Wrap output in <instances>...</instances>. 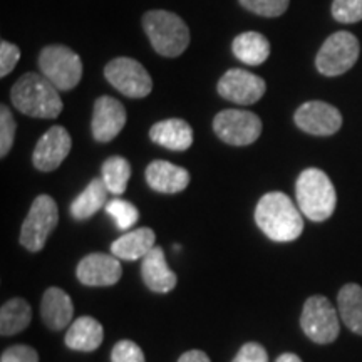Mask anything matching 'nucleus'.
<instances>
[{
  "mask_svg": "<svg viewBox=\"0 0 362 362\" xmlns=\"http://www.w3.org/2000/svg\"><path fill=\"white\" fill-rule=\"evenodd\" d=\"M107 188L103 178H94L79 197L71 203V215L74 220H88L94 216L106 203Z\"/></svg>",
  "mask_w": 362,
  "mask_h": 362,
  "instance_id": "nucleus-23",
  "label": "nucleus"
},
{
  "mask_svg": "<svg viewBox=\"0 0 362 362\" xmlns=\"http://www.w3.org/2000/svg\"><path fill=\"white\" fill-rule=\"evenodd\" d=\"M44 324L52 330H62L72 322L74 305L71 297L59 287H51L44 292L40 304Z\"/></svg>",
  "mask_w": 362,
  "mask_h": 362,
  "instance_id": "nucleus-18",
  "label": "nucleus"
},
{
  "mask_svg": "<svg viewBox=\"0 0 362 362\" xmlns=\"http://www.w3.org/2000/svg\"><path fill=\"white\" fill-rule=\"evenodd\" d=\"M141 277L149 291L156 293H168L176 287V274L166 264L165 252L161 247H155L141 259Z\"/></svg>",
  "mask_w": 362,
  "mask_h": 362,
  "instance_id": "nucleus-16",
  "label": "nucleus"
},
{
  "mask_svg": "<svg viewBox=\"0 0 362 362\" xmlns=\"http://www.w3.org/2000/svg\"><path fill=\"white\" fill-rule=\"evenodd\" d=\"M247 11L262 17H280L288 8L291 0H240Z\"/></svg>",
  "mask_w": 362,
  "mask_h": 362,
  "instance_id": "nucleus-29",
  "label": "nucleus"
},
{
  "mask_svg": "<svg viewBox=\"0 0 362 362\" xmlns=\"http://www.w3.org/2000/svg\"><path fill=\"white\" fill-rule=\"evenodd\" d=\"M339 315L352 332L362 336V287L357 284L344 285L337 296Z\"/></svg>",
  "mask_w": 362,
  "mask_h": 362,
  "instance_id": "nucleus-24",
  "label": "nucleus"
},
{
  "mask_svg": "<svg viewBox=\"0 0 362 362\" xmlns=\"http://www.w3.org/2000/svg\"><path fill=\"white\" fill-rule=\"evenodd\" d=\"M101 178L107 192L112 194H123L131 178V166L128 160L121 156L107 158L101 168Z\"/></svg>",
  "mask_w": 362,
  "mask_h": 362,
  "instance_id": "nucleus-26",
  "label": "nucleus"
},
{
  "mask_svg": "<svg viewBox=\"0 0 362 362\" xmlns=\"http://www.w3.org/2000/svg\"><path fill=\"white\" fill-rule=\"evenodd\" d=\"M21 59V49L16 44L2 40L0 42V76L6 78L7 74H11L13 67L17 66Z\"/></svg>",
  "mask_w": 362,
  "mask_h": 362,
  "instance_id": "nucleus-32",
  "label": "nucleus"
},
{
  "mask_svg": "<svg viewBox=\"0 0 362 362\" xmlns=\"http://www.w3.org/2000/svg\"><path fill=\"white\" fill-rule=\"evenodd\" d=\"M214 131L226 144L248 146L262 134V119L252 111L225 110L215 116Z\"/></svg>",
  "mask_w": 362,
  "mask_h": 362,
  "instance_id": "nucleus-9",
  "label": "nucleus"
},
{
  "mask_svg": "<svg viewBox=\"0 0 362 362\" xmlns=\"http://www.w3.org/2000/svg\"><path fill=\"white\" fill-rule=\"evenodd\" d=\"M59 221L56 202L49 194H40L30 205L21 230V243L29 252H40Z\"/></svg>",
  "mask_w": 362,
  "mask_h": 362,
  "instance_id": "nucleus-6",
  "label": "nucleus"
},
{
  "mask_svg": "<svg viewBox=\"0 0 362 362\" xmlns=\"http://www.w3.org/2000/svg\"><path fill=\"white\" fill-rule=\"evenodd\" d=\"M112 362H144V354L141 347L133 341H119L112 347Z\"/></svg>",
  "mask_w": 362,
  "mask_h": 362,
  "instance_id": "nucleus-31",
  "label": "nucleus"
},
{
  "mask_svg": "<svg viewBox=\"0 0 362 362\" xmlns=\"http://www.w3.org/2000/svg\"><path fill=\"white\" fill-rule=\"evenodd\" d=\"M302 330L317 344H330L339 336V314L324 296L307 298L300 317Z\"/></svg>",
  "mask_w": 362,
  "mask_h": 362,
  "instance_id": "nucleus-8",
  "label": "nucleus"
},
{
  "mask_svg": "<svg viewBox=\"0 0 362 362\" xmlns=\"http://www.w3.org/2000/svg\"><path fill=\"white\" fill-rule=\"evenodd\" d=\"M332 16L342 24H356L362 21V0H334Z\"/></svg>",
  "mask_w": 362,
  "mask_h": 362,
  "instance_id": "nucleus-30",
  "label": "nucleus"
},
{
  "mask_svg": "<svg viewBox=\"0 0 362 362\" xmlns=\"http://www.w3.org/2000/svg\"><path fill=\"white\" fill-rule=\"evenodd\" d=\"M146 181L149 188L160 193H180L189 185V173L181 166L170 161H153L146 168Z\"/></svg>",
  "mask_w": 362,
  "mask_h": 362,
  "instance_id": "nucleus-17",
  "label": "nucleus"
},
{
  "mask_svg": "<svg viewBox=\"0 0 362 362\" xmlns=\"http://www.w3.org/2000/svg\"><path fill=\"white\" fill-rule=\"evenodd\" d=\"M33 310L24 298H11L0 309V334L13 336L24 330L30 324Z\"/></svg>",
  "mask_w": 362,
  "mask_h": 362,
  "instance_id": "nucleus-25",
  "label": "nucleus"
},
{
  "mask_svg": "<svg viewBox=\"0 0 362 362\" xmlns=\"http://www.w3.org/2000/svg\"><path fill=\"white\" fill-rule=\"evenodd\" d=\"M59 93L61 90L42 74L29 72L13 84L11 99L13 106L27 116L39 117V119H54L64 110Z\"/></svg>",
  "mask_w": 362,
  "mask_h": 362,
  "instance_id": "nucleus-2",
  "label": "nucleus"
},
{
  "mask_svg": "<svg viewBox=\"0 0 362 362\" xmlns=\"http://www.w3.org/2000/svg\"><path fill=\"white\" fill-rule=\"evenodd\" d=\"M104 76L112 88L124 96L146 98L153 89V81L143 64L131 57H116L104 67Z\"/></svg>",
  "mask_w": 362,
  "mask_h": 362,
  "instance_id": "nucleus-10",
  "label": "nucleus"
},
{
  "mask_svg": "<svg viewBox=\"0 0 362 362\" xmlns=\"http://www.w3.org/2000/svg\"><path fill=\"white\" fill-rule=\"evenodd\" d=\"M233 362H269V354L265 347L257 342H247L235 356Z\"/></svg>",
  "mask_w": 362,
  "mask_h": 362,
  "instance_id": "nucleus-34",
  "label": "nucleus"
},
{
  "mask_svg": "<svg viewBox=\"0 0 362 362\" xmlns=\"http://www.w3.org/2000/svg\"><path fill=\"white\" fill-rule=\"evenodd\" d=\"M293 119L304 133L314 136H332L342 126V115L337 107L322 101L302 104L296 111Z\"/></svg>",
  "mask_w": 362,
  "mask_h": 362,
  "instance_id": "nucleus-11",
  "label": "nucleus"
},
{
  "mask_svg": "<svg viewBox=\"0 0 362 362\" xmlns=\"http://www.w3.org/2000/svg\"><path fill=\"white\" fill-rule=\"evenodd\" d=\"M76 275L79 282L88 287H110L119 282L123 269L119 259L112 253H90L79 262Z\"/></svg>",
  "mask_w": 362,
  "mask_h": 362,
  "instance_id": "nucleus-13",
  "label": "nucleus"
},
{
  "mask_svg": "<svg viewBox=\"0 0 362 362\" xmlns=\"http://www.w3.org/2000/svg\"><path fill=\"white\" fill-rule=\"evenodd\" d=\"M39 69L59 90H71L83 78V61L66 45H47L39 56Z\"/></svg>",
  "mask_w": 362,
  "mask_h": 362,
  "instance_id": "nucleus-5",
  "label": "nucleus"
},
{
  "mask_svg": "<svg viewBox=\"0 0 362 362\" xmlns=\"http://www.w3.org/2000/svg\"><path fill=\"white\" fill-rule=\"evenodd\" d=\"M153 143L171 149V151H187L193 144V129L183 119H165L153 126L149 131Z\"/></svg>",
  "mask_w": 362,
  "mask_h": 362,
  "instance_id": "nucleus-19",
  "label": "nucleus"
},
{
  "mask_svg": "<svg viewBox=\"0 0 362 362\" xmlns=\"http://www.w3.org/2000/svg\"><path fill=\"white\" fill-rule=\"evenodd\" d=\"M0 362H39V356L29 346H12L2 352Z\"/></svg>",
  "mask_w": 362,
  "mask_h": 362,
  "instance_id": "nucleus-33",
  "label": "nucleus"
},
{
  "mask_svg": "<svg viewBox=\"0 0 362 362\" xmlns=\"http://www.w3.org/2000/svg\"><path fill=\"white\" fill-rule=\"evenodd\" d=\"M265 81L245 69L226 71L218 81V94L235 104H253L265 94Z\"/></svg>",
  "mask_w": 362,
  "mask_h": 362,
  "instance_id": "nucleus-12",
  "label": "nucleus"
},
{
  "mask_svg": "<svg viewBox=\"0 0 362 362\" xmlns=\"http://www.w3.org/2000/svg\"><path fill=\"white\" fill-rule=\"evenodd\" d=\"M259 228L274 242H293L304 232L300 208L282 192L267 193L255 208Z\"/></svg>",
  "mask_w": 362,
  "mask_h": 362,
  "instance_id": "nucleus-1",
  "label": "nucleus"
},
{
  "mask_svg": "<svg viewBox=\"0 0 362 362\" xmlns=\"http://www.w3.org/2000/svg\"><path fill=\"white\" fill-rule=\"evenodd\" d=\"M106 214L116 221V226L119 230H128L131 226L136 225V221L139 218V211L133 203L126 200H111L106 205Z\"/></svg>",
  "mask_w": 362,
  "mask_h": 362,
  "instance_id": "nucleus-27",
  "label": "nucleus"
},
{
  "mask_svg": "<svg viewBox=\"0 0 362 362\" xmlns=\"http://www.w3.org/2000/svg\"><path fill=\"white\" fill-rule=\"evenodd\" d=\"M126 124V111L124 106L117 99L111 96H101L94 103L93 121H90V129H93L94 139L99 143H110L121 133Z\"/></svg>",
  "mask_w": 362,
  "mask_h": 362,
  "instance_id": "nucleus-14",
  "label": "nucleus"
},
{
  "mask_svg": "<svg viewBox=\"0 0 362 362\" xmlns=\"http://www.w3.org/2000/svg\"><path fill=\"white\" fill-rule=\"evenodd\" d=\"M16 119L7 106L0 107V156L6 158L13 146L16 139Z\"/></svg>",
  "mask_w": 362,
  "mask_h": 362,
  "instance_id": "nucleus-28",
  "label": "nucleus"
},
{
  "mask_svg": "<svg viewBox=\"0 0 362 362\" xmlns=\"http://www.w3.org/2000/svg\"><path fill=\"white\" fill-rule=\"evenodd\" d=\"M104 329L93 317H79L69 325L64 342L72 351L93 352L103 344Z\"/></svg>",
  "mask_w": 362,
  "mask_h": 362,
  "instance_id": "nucleus-21",
  "label": "nucleus"
},
{
  "mask_svg": "<svg viewBox=\"0 0 362 362\" xmlns=\"http://www.w3.org/2000/svg\"><path fill=\"white\" fill-rule=\"evenodd\" d=\"M143 29L153 49L165 57H178L189 45L188 25L173 12H146L143 17Z\"/></svg>",
  "mask_w": 362,
  "mask_h": 362,
  "instance_id": "nucleus-4",
  "label": "nucleus"
},
{
  "mask_svg": "<svg viewBox=\"0 0 362 362\" xmlns=\"http://www.w3.org/2000/svg\"><path fill=\"white\" fill-rule=\"evenodd\" d=\"M296 194L300 211L312 221H325L336 210V188L322 170L302 171L297 178Z\"/></svg>",
  "mask_w": 362,
  "mask_h": 362,
  "instance_id": "nucleus-3",
  "label": "nucleus"
},
{
  "mask_svg": "<svg viewBox=\"0 0 362 362\" xmlns=\"http://www.w3.org/2000/svg\"><path fill=\"white\" fill-rule=\"evenodd\" d=\"M233 54L248 66H260L270 56V42L259 33H243L233 39Z\"/></svg>",
  "mask_w": 362,
  "mask_h": 362,
  "instance_id": "nucleus-22",
  "label": "nucleus"
},
{
  "mask_svg": "<svg viewBox=\"0 0 362 362\" xmlns=\"http://www.w3.org/2000/svg\"><path fill=\"white\" fill-rule=\"evenodd\" d=\"M178 362H211V361L203 351L193 349V351L185 352V354L178 359Z\"/></svg>",
  "mask_w": 362,
  "mask_h": 362,
  "instance_id": "nucleus-35",
  "label": "nucleus"
},
{
  "mask_svg": "<svg viewBox=\"0 0 362 362\" xmlns=\"http://www.w3.org/2000/svg\"><path fill=\"white\" fill-rule=\"evenodd\" d=\"M72 146L71 134L62 126H52L37 141L34 149L33 163L39 171H54L69 155Z\"/></svg>",
  "mask_w": 362,
  "mask_h": 362,
  "instance_id": "nucleus-15",
  "label": "nucleus"
},
{
  "mask_svg": "<svg viewBox=\"0 0 362 362\" xmlns=\"http://www.w3.org/2000/svg\"><path fill=\"white\" fill-rule=\"evenodd\" d=\"M156 235L148 226L131 230L116 242H112L111 253L119 260H139L144 259L155 248Z\"/></svg>",
  "mask_w": 362,
  "mask_h": 362,
  "instance_id": "nucleus-20",
  "label": "nucleus"
},
{
  "mask_svg": "<svg viewBox=\"0 0 362 362\" xmlns=\"http://www.w3.org/2000/svg\"><path fill=\"white\" fill-rule=\"evenodd\" d=\"M357 59H359V40L354 34L341 30L325 39L317 54L315 66L320 74L334 78L349 71Z\"/></svg>",
  "mask_w": 362,
  "mask_h": 362,
  "instance_id": "nucleus-7",
  "label": "nucleus"
},
{
  "mask_svg": "<svg viewBox=\"0 0 362 362\" xmlns=\"http://www.w3.org/2000/svg\"><path fill=\"white\" fill-rule=\"evenodd\" d=\"M275 362H302V359L298 356L292 354V352H285V354L280 356Z\"/></svg>",
  "mask_w": 362,
  "mask_h": 362,
  "instance_id": "nucleus-36",
  "label": "nucleus"
}]
</instances>
